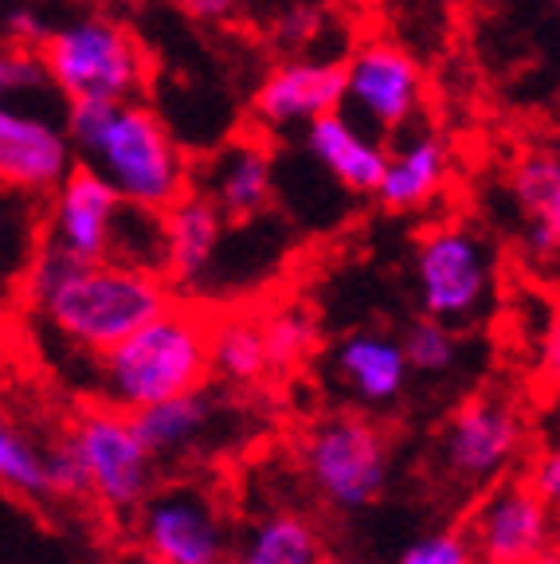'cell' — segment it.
I'll return each instance as SVG.
<instances>
[{
    "mask_svg": "<svg viewBox=\"0 0 560 564\" xmlns=\"http://www.w3.org/2000/svg\"><path fill=\"white\" fill-rule=\"evenodd\" d=\"M208 372V317L189 306L161 310L115 349L95 352L98 404L118 412H141L158 400L204 388Z\"/></svg>",
    "mask_w": 560,
    "mask_h": 564,
    "instance_id": "cell-1",
    "label": "cell"
},
{
    "mask_svg": "<svg viewBox=\"0 0 560 564\" xmlns=\"http://www.w3.org/2000/svg\"><path fill=\"white\" fill-rule=\"evenodd\" d=\"M169 306L173 299H169L165 274L98 259L83 267L40 314L63 341L95 357V352L115 349Z\"/></svg>",
    "mask_w": 560,
    "mask_h": 564,
    "instance_id": "cell-2",
    "label": "cell"
},
{
    "mask_svg": "<svg viewBox=\"0 0 560 564\" xmlns=\"http://www.w3.org/2000/svg\"><path fill=\"white\" fill-rule=\"evenodd\" d=\"M87 165L103 169L110 185L141 208L165 212L193 188V169L184 161L181 145L169 126L149 106L122 102L115 122L106 130L103 145L87 158Z\"/></svg>",
    "mask_w": 560,
    "mask_h": 564,
    "instance_id": "cell-3",
    "label": "cell"
},
{
    "mask_svg": "<svg viewBox=\"0 0 560 564\" xmlns=\"http://www.w3.org/2000/svg\"><path fill=\"white\" fill-rule=\"evenodd\" d=\"M44 59L63 98H115L133 102L146 83V52L122 24L103 17L52 28Z\"/></svg>",
    "mask_w": 560,
    "mask_h": 564,
    "instance_id": "cell-4",
    "label": "cell"
},
{
    "mask_svg": "<svg viewBox=\"0 0 560 564\" xmlns=\"http://www.w3.org/2000/svg\"><path fill=\"white\" fill-rule=\"evenodd\" d=\"M302 463H306L310 486L322 494L330 510L357 513L385 494L392 451L377 420L342 412L325 415L306 435Z\"/></svg>",
    "mask_w": 560,
    "mask_h": 564,
    "instance_id": "cell-5",
    "label": "cell"
},
{
    "mask_svg": "<svg viewBox=\"0 0 560 564\" xmlns=\"http://www.w3.org/2000/svg\"><path fill=\"white\" fill-rule=\"evenodd\" d=\"M71 440L87 463L90 498L110 513H138L141 502L153 494V463L158 458L141 443L133 415L110 404L87 408L71 423Z\"/></svg>",
    "mask_w": 560,
    "mask_h": 564,
    "instance_id": "cell-6",
    "label": "cell"
},
{
    "mask_svg": "<svg viewBox=\"0 0 560 564\" xmlns=\"http://www.w3.org/2000/svg\"><path fill=\"white\" fill-rule=\"evenodd\" d=\"M416 291L423 314L439 322H471L494 291V259L463 224H443L416 247Z\"/></svg>",
    "mask_w": 560,
    "mask_h": 564,
    "instance_id": "cell-7",
    "label": "cell"
},
{
    "mask_svg": "<svg viewBox=\"0 0 560 564\" xmlns=\"http://www.w3.org/2000/svg\"><path fill=\"white\" fill-rule=\"evenodd\" d=\"M133 533L149 564H231L224 513L196 486H169L149 494Z\"/></svg>",
    "mask_w": 560,
    "mask_h": 564,
    "instance_id": "cell-8",
    "label": "cell"
},
{
    "mask_svg": "<svg viewBox=\"0 0 560 564\" xmlns=\"http://www.w3.org/2000/svg\"><path fill=\"white\" fill-rule=\"evenodd\" d=\"M526 443V427L514 404L502 397H474L451 415L439 440L446 475L463 486H491L509 470Z\"/></svg>",
    "mask_w": 560,
    "mask_h": 564,
    "instance_id": "cell-9",
    "label": "cell"
},
{
    "mask_svg": "<svg viewBox=\"0 0 560 564\" xmlns=\"http://www.w3.org/2000/svg\"><path fill=\"white\" fill-rule=\"evenodd\" d=\"M482 564H537L552 553V506L529 482H498L471 518Z\"/></svg>",
    "mask_w": 560,
    "mask_h": 564,
    "instance_id": "cell-10",
    "label": "cell"
},
{
    "mask_svg": "<svg viewBox=\"0 0 560 564\" xmlns=\"http://www.w3.org/2000/svg\"><path fill=\"white\" fill-rule=\"evenodd\" d=\"M75 141L52 118L4 106L0 115V176L12 193L52 196L75 173Z\"/></svg>",
    "mask_w": 560,
    "mask_h": 564,
    "instance_id": "cell-11",
    "label": "cell"
},
{
    "mask_svg": "<svg viewBox=\"0 0 560 564\" xmlns=\"http://www.w3.org/2000/svg\"><path fill=\"white\" fill-rule=\"evenodd\" d=\"M345 70H349L345 102H353L360 118L377 122L380 130H400L416 118L423 98V70L403 47L388 40H368L353 52Z\"/></svg>",
    "mask_w": 560,
    "mask_h": 564,
    "instance_id": "cell-12",
    "label": "cell"
},
{
    "mask_svg": "<svg viewBox=\"0 0 560 564\" xmlns=\"http://www.w3.org/2000/svg\"><path fill=\"white\" fill-rule=\"evenodd\" d=\"M122 204L126 196L110 185V176L103 169L75 165V173L52 193V212H47L44 236L71 247L75 256L98 263V259L110 256V236H115Z\"/></svg>",
    "mask_w": 560,
    "mask_h": 564,
    "instance_id": "cell-13",
    "label": "cell"
},
{
    "mask_svg": "<svg viewBox=\"0 0 560 564\" xmlns=\"http://www.w3.org/2000/svg\"><path fill=\"white\" fill-rule=\"evenodd\" d=\"M349 95V70L337 59H290L259 83L255 90V118L267 130L310 126L330 110H342Z\"/></svg>",
    "mask_w": 560,
    "mask_h": 564,
    "instance_id": "cell-14",
    "label": "cell"
},
{
    "mask_svg": "<svg viewBox=\"0 0 560 564\" xmlns=\"http://www.w3.org/2000/svg\"><path fill=\"white\" fill-rule=\"evenodd\" d=\"M330 365L345 392L365 408L396 404L408 388V377L416 372L408 349H403V337L396 341L380 329H360V334L342 337L333 345Z\"/></svg>",
    "mask_w": 560,
    "mask_h": 564,
    "instance_id": "cell-15",
    "label": "cell"
},
{
    "mask_svg": "<svg viewBox=\"0 0 560 564\" xmlns=\"http://www.w3.org/2000/svg\"><path fill=\"white\" fill-rule=\"evenodd\" d=\"M228 216L219 212V204L212 196H204L201 188H189L176 204L165 208V279L173 286H193L216 263V251L224 243V228Z\"/></svg>",
    "mask_w": 560,
    "mask_h": 564,
    "instance_id": "cell-16",
    "label": "cell"
},
{
    "mask_svg": "<svg viewBox=\"0 0 560 564\" xmlns=\"http://www.w3.org/2000/svg\"><path fill=\"white\" fill-rule=\"evenodd\" d=\"M306 145L325 173L345 185L349 193H377L388 169V150L380 141L365 138L353 118L330 110L306 126Z\"/></svg>",
    "mask_w": 560,
    "mask_h": 564,
    "instance_id": "cell-17",
    "label": "cell"
},
{
    "mask_svg": "<svg viewBox=\"0 0 560 564\" xmlns=\"http://www.w3.org/2000/svg\"><path fill=\"white\" fill-rule=\"evenodd\" d=\"M204 196L219 204L231 224L255 220L271 204V153L251 138H239L204 165Z\"/></svg>",
    "mask_w": 560,
    "mask_h": 564,
    "instance_id": "cell-18",
    "label": "cell"
},
{
    "mask_svg": "<svg viewBox=\"0 0 560 564\" xmlns=\"http://www.w3.org/2000/svg\"><path fill=\"white\" fill-rule=\"evenodd\" d=\"M446 169H451L446 141L431 130L416 133V138L403 141L396 153H388L385 181H380V188H377L380 204L392 212L428 208L439 196V188H443Z\"/></svg>",
    "mask_w": 560,
    "mask_h": 564,
    "instance_id": "cell-19",
    "label": "cell"
},
{
    "mask_svg": "<svg viewBox=\"0 0 560 564\" xmlns=\"http://www.w3.org/2000/svg\"><path fill=\"white\" fill-rule=\"evenodd\" d=\"M514 196L526 208V251L534 263H560V161L526 158L514 173Z\"/></svg>",
    "mask_w": 560,
    "mask_h": 564,
    "instance_id": "cell-20",
    "label": "cell"
},
{
    "mask_svg": "<svg viewBox=\"0 0 560 564\" xmlns=\"http://www.w3.org/2000/svg\"><path fill=\"white\" fill-rule=\"evenodd\" d=\"M133 423H138L141 443L149 447L153 458H176L193 443L204 440V432L216 420V404L204 388H193V392H181V397L158 400V404L141 408V412H130Z\"/></svg>",
    "mask_w": 560,
    "mask_h": 564,
    "instance_id": "cell-21",
    "label": "cell"
},
{
    "mask_svg": "<svg viewBox=\"0 0 560 564\" xmlns=\"http://www.w3.org/2000/svg\"><path fill=\"white\" fill-rule=\"evenodd\" d=\"M208 352L212 372L219 380H228V384H259L267 372H274L263 317L228 314L208 322Z\"/></svg>",
    "mask_w": 560,
    "mask_h": 564,
    "instance_id": "cell-22",
    "label": "cell"
},
{
    "mask_svg": "<svg viewBox=\"0 0 560 564\" xmlns=\"http://www.w3.org/2000/svg\"><path fill=\"white\" fill-rule=\"evenodd\" d=\"M317 529L298 513H271L247 529V538L231 553V564H322Z\"/></svg>",
    "mask_w": 560,
    "mask_h": 564,
    "instance_id": "cell-23",
    "label": "cell"
},
{
    "mask_svg": "<svg viewBox=\"0 0 560 564\" xmlns=\"http://www.w3.org/2000/svg\"><path fill=\"white\" fill-rule=\"evenodd\" d=\"M110 263L138 267V271L165 274L169 251H165V212L141 208V204H122L110 236Z\"/></svg>",
    "mask_w": 560,
    "mask_h": 564,
    "instance_id": "cell-24",
    "label": "cell"
},
{
    "mask_svg": "<svg viewBox=\"0 0 560 564\" xmlns=\"http://www.w3.org/2000/svg\"><path fill=\"white\" fill-rule=\"evenodd\" d=\"M0 482L24 502L55 498L52 470H47V447H40L17 423H4V432H0Z\"/></svg>",
    "mask_w": 560,
    "mask_h": 564,
    "instance_id": "cell-25",
    "label": "cell"
},
{
    "mask_svg": "<svg viewBox=\"0 0 560 564\" xmlns=\"http://www.w3.org/2000/svg\"><path fill=\"white\" fill-rule=\"evenodd\" d=\"M263 334L267 349H271L274 372H290L298 365H306L317 352L322 341V329H317V317L306 306H274L263 314Z\"/></svg>",
    "mask_w": 560,
    "mask_h": 564,
    "instance_id": "cell-26",
    "label": "cell"
},
{
    "mask_svg": "<svg viewBox=\"0 0 560 564\" xmlns=\"http://www.w3.org/2000/svg\"><path fill=\"white\" fill-rule=\"evenodd\" d=\"M87 263L90 259L75 256L71 247H63V243H55V239L44 236L40 239V247L32 251V259H28V267H24V299L32 302L35 310H44L47 302H52L55 294H60Z\"/></svg>",
    "mask_w": 560,
    "mask_h": 564,
    "instance_id": "cell-27",
    "label": "cell"
},
{
    "mask_svg": "<svg viewBox=\"0 0 560 564\" xmlns=\"http://www.w3.org/2000/svg\"><path fill=\"white\" fill-rule=\"evenodd\" d=\"M403 349H408L412 369L428 372V377L451 372L459 361V337H455V329H451V322H439V317H431V314H423L420 322L408 326Z\"/></svg>",
    "mask_w": 560,
    "mask_h": 564,
    "instance_id": "cell-28",
    "label": "cell"
},
{
    "mask_svg": "<svg viewBox=\"0 0 560 564\" xmlns=\"http://www.w3.org/2000/svg\"><path fill=\"white\" fill-rule=\"evenodd\" d=\"M396 564H482L474 538L463 529H435L423 533L396 556Z\"/></svg>",
    "mask_w": 560,
    "mask_h": 564,
    "instance_id": "cell-29",
    "label": "cell"
},
{
    "mask_svg": "<svg viewBox=\"0 0 560 564\" xmlns=\"http://www.w3.org/2000/svg\"><path fill=\"white\" fill-rule=\"evenodd\" d=\"M118 106L122 102H115V98H71L67 102V133L83 158H90L103 145L106 130H110V122L118 115Z\"/></svg>",
    "mask_w": 560,
    "mask_h": 564,
    "instance_id": "cell-30",
    "label": "cell"
},
{
    "mask_svg": "<svg viewBox=\"0 0 560 564\" xmlns=\"http://www.w3.org/2000/svg\"><path fill=\"white\" fill-rule=\"evenodd\" d=\"M0 87H4L9 98L35 95V90L55 87L44 52H40V47H28V44H9V52H4V59H0Z\"/></svg>",
    "mask_w": 560,
    "mask_h": 564,
    "instance_id": "cell-31",
    "label": "cell"
},
{
    "mask_svg": "<svg viewBox=\"0 0 560 564\" xmlns=\"http://www.w3.org/2000/svg\"><path fill=\"white\" fill-rule=\"evenodd\" d=\"M47 470H52V490L55 498H90V475L87 463H83L75 440L60 435V440L47 447Z\"/></svg>",
    "mask_w": 560,
    "mask_h": 564,
    "instance_id": "cell-32",
    "label": "cell"
},
{
    "mask_svg": "<svg viewBox=\"0 0 560 564\" xmlns=\"http://www.w3.org/2000/svg\"><path fill=\"white\" fill-rule=\"evenodd\" d=\"M529 482L537 486V494H541L552 510H560V447L545 451V455L537 458L534 470H529Z\"/></svg>",
    "mask_w": 560,
    "mask_h": 564,
    "instance_id": "cell-33",
    "label": "cell"
},
{
    "mask_svg": "<svg viewBox=\"0 0 560 564\" xmlns=\"http://www.w3.org/2000/svg\"><path fill=\"white\" fill-rule=\"evenodd\" d=\"M541 377L545 388L560 397V310L549 317V326L541 334Z\"/></svg>",
    "mask_w": 560,
    "mask_h": 564,
    "instance_id": "cell-34",
    "label": "cell"
},
{
    "mask_svg": "<svg viewBox=\"0 0 560 564\" xmlns=\"http://www.w3.org/2000/svg\"><path fill=\"white\" fill-rule=\"evenodd\" d=\"M52 35V28L28 9L9 12V40L12 44H28V47H44V40Z\"/></svg>",
    "mask_w": 560,
    "mask_h": 564,
    "instance_id": "cell-35",
    "label": "cell"
},
{
    "mask_svg": "<svg viewBox=\"0 0 560 564\" xmlns=\"http://www.w3.org/2000/svg\"><path fill=\"white\" fill-rule=\"evenodd\" d=\"M314 28H317V20L310 17L306 9H298V12H290V17L279 24V40L287 47H298L302 40H310V35H314Z\"/></svg>",
    "mask_w": 560,
    "mask_h": 564,
    "instance_id": "cell-36",
    "label": "cell"
},
{
    "mask_svg": "<svg viewBox=\"0 0 560 564\" xmlns=\"http://www.w3.org/2000/svg\"><path fill=\"white\" fill-rule=\"evenodd\" d=\"M173 4H181L196 20H228L239 9V0H173Z\"/></svg>",
    "mask_w": 560,
    "mask_h": 564,
    "instance_id": "cell-37",
    "label": "cell"
},
{
    "mask_svg": "<svg viewBox=\"0 0 560 564\" xmlns=\"http://www.w3.org/2000/svg\"><path fill=\"white\" fill-rule=\"evenodd\" d=\"M322 564H373V561H360V556H325Z\"/></svg>",
    "mask_w": 560,
    "mask_h": 564,
    "instance_id": "cell-38",
    "label": "cell"
},
{
    "mask_svg": "<svg viewBox=\"0 0 560 564\" xmlns=\"http://www.w3.org/2000/svg\"><path fill=\"white\" fill-rule=\"evenodd\" d=\"M537 564H560V549H552V553H545Z\"/></svg>",
    "mask_w": 560,
    "mask_h": 564,
    "instance_id": "cell-39",
    "label": "cell"
},
{
    "mask_svg": "<svg viewBox=\"0 0 560 564\" xmlns=\"http://www.w3.org/2000/svg\"><path fill=\"white\" fill-rule=\"evenodd\" d=\"M557 4H560V0H557Z\"/></svg>",
    "mask_w": 560,
    "mask_h": 564,
    "instance_id": "cell-40",
    "label": "cell"
}]
</instances>
